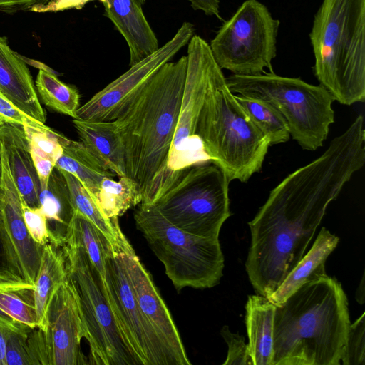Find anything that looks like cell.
<instances>
[{
  "instance_id": "1",
  "label": "cell",
  "mask_w": 365,
  "mask_h": 365,
  "mask_svg": "<svg viewBox=\"0 0 365 365\" xmlns=\"http://www.w3.org/2000/svg\"><path fill=\"white\" fill-rule=\"evenodd\" d=\"M365 163V142L347 128L317 158L272 189L248 222L245 262L257 294L269 297L304 257L329 203Z\"/></svg>"
},
{
  "instance_id": "2",
  "label": "cell",
  "mask_w": 365,
  "mask_h": 365,
  "mask_svg": "<svg viewBox=\"0 0 365 365\" xmlns=\"http://www.w3.org/2000/svg\"><path fill=\"white\" fill-rule=\"evenodd\" d=\"M351 324L335 278L304 284L275 306L272 365H338Z\"/></svg>"
},
{
  "instance_id": "3",
  "label": "cell",
  "mask_w": 365,
  "mask_h": 365,
  "mask_svg": "<svg viewBox=\"0 0 365 365\" xmlns=\"http://www.w3.org/2000/svg\"><path fill=\"white\" fill-rule=\"evenodd\" d=\"M187 58L164 64L115 122L126 175L139 186L144 205L164 173L181 106Z\"/></svg>"
},
{
  "instance_id": "4",
  "label": "cell",
  "mask_w": 365,
  "mask_h": 365,
  "mask_svg": "<svg viewBox=\"0 0 365 365\" xmlns=\"http://www.w3.org/2000/svg\"><path fill=\"white\" fill-rule=\"evenodd\" d=\"M309 39L313 71L334 101L365 99V0H322Z\"/></svg>"
},
{
  "instance_id": "5",
  "label": "cell",
  "mask_w": 365,
  "mask_h": 365,
  "mask_svg": "<svg viewBox=\"0 0 365 365\" xmlns=\"http://www.w3.org/2000/svg\"><path fill=\"white\" fill-rule=\"evenodd\" d=\"M196 135L212 162L230 182H247L262 166L270 145L229 88L222 68L211 59Z\"/></svg>"
},
{
  "instance_id": "6",
  "label": "cell",
  "mask_w": 365,
  "mask_h": 365,
  "mask_svg": "<svg viewBox=\"0 0 365 365\" xmlns=\"http://www.w3.org/2000/svg\"><path fill=\"white\" fill-rule=\"evenodd\" d=\"M230 90L242 96L267 101L285 118L289 133L304 150L314 151L323 145L334 121L331 93L320 84L274 72L253 76L232 74L226 78Z\"/></svg>"
},
{
  "instance_id": "7",
  "label": "cell",
  "mask_w": 365,
  "mask_h": 365,
  "mask_svg": "<svg viewBox=\"0 0 365 365\" xmlns=\"http://www.w3.org/2000/svg\"><path fill=\"white\" fill-rule=\"evenodd\" d=\"M134 220L178 292L185 287L211 288L219 284L224 268L219 238L187 233L151 207L140 206Z\"/></svg>"
},
{
  "instance_id": "8",
  "label": "cell",
  "mask_w": 365,
  "mask_h": 365,
  "mask_svg": "<svg viewBox=\"0 0 365 365\" xmlns=\"http://www.w3.org/2000/svg\"><path fill=\"white\" fill-rule=\"evenodd\" d=\"M67 278L71 284L86 329L89 364L143 365L120 331L106 296L103 281L80 246L62 247Z\"/></svg>"
},
{
  "instance_id": "9",
  "label": "cell",
  "mask_w": 365,
  "mask_h": 365,
  "mask_svg": "<svg viewBox=\"0 0 365 365\" xmlns=\"http://www.w3.org/2000/svg\"><path fill=\"white\" fill-rule=\"evenodd\" d=\"M229 183L215 163L195 165L150 207L187 233L218 239L223 223L231 215Z\"/></svg>"
},
{
  "instance_id": "10",
  "label": "cell",
  "mask_w": 365,
  "mask_h": 365,
  "mask_svg": "<svg viewBox=\"0 0 365 365\" xmlns=\"http://www.w3.org/2000/svg\"><path fill=\"white\" fill-rule=\"evenodd\" d=\"M279 25L264 4L245 0L210 42L216 63L235 75H258L266 68L274 72Z\"/></svg>"
},
{
  "instance_id": "11",
  "label": "cell",
  "mask_w": 365,
  "mask_h": 365,
  "mask_svg": "<svg viewBox=\"0 0 365 365\" xmlns=\"http://www.w3.org/2000/svg\"><path fill=\"white\" fill-rule=\"evenodd\" d=\"M187 64L178 120L165 170L142 207H150L191 166L212 162L196 135L199 111L213 56L207 42L194 34L187 43Z\"/></svg>"
},
{
  "instance_id": "12",
  "label": "cell",
  "mask_w": 365,
  "mask_h": 365,
  "mask_svg": "<svg viewBox=\"0 0 365 365\" xmlns=\"http://www.w3.org/2000/svg\"><path fill=\"white\" fill-rule=\"evenodd\" d=\"M106 296L124 338L143 365H174L157 334L142 314L131 283L113 246L106 259Z\"/></svg>"
},
{
  "instance_id": "13",
  "label": "cell",
  "mask_w": 365,
  "mask_h": 365,
  "mask_svg": "<svg viewBox=\"0 0 365 365\" xmlns=\"http://www.w3.org/2000/svg\"><path fill=\"white\" fill-rule=\"evenodd\" d=\"M193 35V25L184 22L166 43L130 66L126 72L80 106L75 119L96 121L118 119L153 76L186 46Z\"/></svg>"
},
{
  "instance_id": "14",
  "label": "cell",
  "mask_w": 365,
  "mask_h": 365,
  "mask_svg": "<svg viewBox=\"0 0 365 365\" xmlns=\"http://www.w3.org/2000/svg\"><path fill=\"white\" fill-rule=\"evenodd\" d=\"M2 178L0 185V245L1 266L34 284L42 246L30 236L23 216L22 204L11 176L5 151L0 143Z\"/></svg>"
},
{
  "instance_id": "15",
  "label": "cell",
  "mask_w": 365,
  "mask_h": 365,
  "mask_svg": "<svg viewBox=\"0 0 365 365\" xmlns=\"http://www.w3.org/2000/svg\"><path fill=\"white\" fill-rule=\"evenodd\" d=\"M42 365H85L81 341L86 329L73 288L66 280L53 293L43 330L38 329Z\"/></svg>"
},
{
  "instance_id": "16",
  "label": "cell",
  "mask_w": 365,
  "mask_h": 365,
  "mask_svg": "<svg viewBox=\"0 0 365 365\" xmlns=\"http://www.w3.org/2000/svg\"><path fill=\"white\" fill-rule=\"evenodd\" d=\"M113 246L121 259L142 314L167 349L174 365H190L170 312L128 240L125 237Z\"/></svg>"
},
{
  "instance_id": "17",
  "label": "cell",
  "mask_w": 365,
  "mask_h": 365,
  "mask_svg": "<svg viewBox=\"0 0 365 365\" xmlns=\"http://www.w3.org/2000/svg\"><path fill=\"white\" fill-rule=\"evenodd\" d=\"M0 91L31 118L44 123L46 113L41 106L35 84L26 63L0 36Z\"/></svg>"
},
{
  "instance_id": "18",
  "label": "cell",
  "mask_w": 365,
  "mask_h": 365,
  "mask_svg": "<svg viewBox=\"0 0 365 365\" xmlns=\"http://www.w3.org/2000/svg\"><path fill=\"white\" fill-rule=\"evenodd\" d=\"M105 16L124 37L129 48V66L155 52L158 41L135 0H108L104 6Z\"/></svg>"
},
{
  "instance_id": "19",
  "label": "cell",
  "mask_w": 365,
  "mask_h": 365,
  "mask_svg": "<svg viewBox=\"0 0 365 365\" xmlns=\"http://www.w3.org/2000/svg\"><path fill=\"white\" fill-rule=\"evenodd\" d=\"M0 143L23 202L31 207H39L40 181L23 127L0 125Z\"/></svg>"
},
{
  "instance_id": "20",
  "label": "cell",
  "mask_w": 365,
  "mask_h": 365,
  "mask_svg": "<svg viewBox=\"0 0 365 365\" xmlns=\"http://www.w3.org/2000/svg\"><path fill=\"white\" fill-rule=\"evenodd\" d=\"M0 324L14 331L37 328L34 285L0 265Z\"/></svg>"
},
{
  "instance_id": "21",
  "label": "cell",
  "mask_w": 365,
  "mask_h": 365,
  "mask_svg": "<svg viewBox=\"0 0 365 365\" xmlns=\"http://www.w3.org/2000/svg\"><path fill=\"white\" fill-rule=\"evenodd\" d=\"M72 122L81 141L101 163L118 178L126 175L125 147L114 120Z\"/></svg>"
},
{
  "instance_id": "22",
  "label": "cell",
  "mask_w": 365,
  "mask_h": 365,
  "mask_svg": "<svg viewBox=\"0 0 365 365\" xmlns=\"http://www.w3.org/2000/svg\"><path fill=\"white\" fill-rule=\"evenodd\" d=\"M339 239L325 227H322L313 245L287 276L277 289L269 297L275 306L282 304L304 284L327 276L325 262L336 247Z\"/></svg>"
},
{
  "instance_id": "23",
  "label": "cell",
  "mask_w": 365,
  "mask_h": 365,
  "mask_svg": "<svg viewBox=\"0 0 365 365\" xmlns=\"http://www.w3.org/2000/svg\"><path fill=\"white\" fill-rule=\"evenodd\" d=\"M245 311L247 349L252 365H272L275 305L257 294L248 297Z\"/></svg>"
},
{
  "instance_id": "24",
  "label": "cell",
  "mask_w": 365,
  "mask_h": 365,
  "mask_svg": "<svg viewBox=\"0 0 365 365\" xmlns=\"http://www.w3.org/2000/svg\"><path fill=\"white\" fill-rule=\"evenodd\" d=\"M39 208L46 216L51 236V242L62 247L75 212L67 182L61 171L54 168L46 189L38 196Z\"/></svg>"
},
{
  "instance_id": "25",
  "label": "cell",
  "mask_w": 365,
  "mask_h": 365,
  "mask_svg": "<svg viewBox=\"0 0 365 365\" xmlns=\"http://www.w3.org/2000/svg\"><path fill=\"white\" fill-rule=\"evenodd\" d=\"M65 257L61 247L51 242L42 246L41 263L34 284L37 327L43 330L49 302L55 291L66 280Z\"/></svg>"
},
{
  "instance_id": "26",
  "label": "cell",
  "mask_w": 365,
  "mask_h": 365,
  "mask_svg": "<svg viewBox=\"0 0 365 365\" xmlns=\"http://www.w3.org/2000/svg\"><path fill=\"white\" fill-rule=\"evenodd\" d=\"M62 145L63 153L56 167L75 176L91 197L96 193L103 178L115 176L81 141H74L64 136Z\"/></svg>"
},
{
  "instance_id": "27",
  "label": "cell",
  "mask_w": 365,
  "mask_h": 365,
  "mask_svg": "<svg viewBox=\"0 0 365 365\" xmlns=\"http://www.w3.org/2000/svg\"><path fill=\"white\" fill-rule=\"evenodd\" d=\"M103 215L116 220L129 209L141 203L142 192L138 185L127 175L115 181L110 177L103 179L92 197Z\"/></svg>"
},
{
  "instance_id": "28",
  "label": "cell",
  "mask_w": 365,
  "mask_h": 365,
  "mask_svg": "<svg viewBox=\"0 0 365 365\" xmlns=\"http://www.w3.org/2000/svg\"><path fill=\"white\" fill-rule=\"evenodd\" d=\"M66 242L85 250L104 282L106 259L112 245L100 230L78 211H75L71 221Z\"/></svg>"
},
{
  "instance_id": "29",
  "label": "cell",
  "mask_w": 365,
  "mask_h": 365,
  "mask_svg": "<svg viewBox=\"0 0 365 365\" xmlns=\"http://www.w3.org/2000/svg\"><path fill=\"white\" fill-rule=\"evenodd\" d=\"M61 171L67 182L75 210L93 223L112 245L118 244L125 237L120 230L118 220L112 221L106 219L82 183L72 174Z\"/></svg>"
},
{
  "instance_id": "30",
  "label": "cell",
  "mask_w": 365,
  "mask_h": 365,
  "mask_svg": "<svg viewBox=\"0 0 365 365\" xmlns=\"http://www.w3.org/2000/svg\"><path fill=\"white\" fill-rule=\"evenodd\" d=\"M35 86L41 101L46 107L76 118V112L80 107V95L76 88L64 83L57 75L43 70H39Z\"/></svg>"
},
{
  "instance_id": "31",
  "label": "cell",
  "mask_w": 365,
  "mask_h": 365,
  "mask_svg": "<svg viewBox=\"0 0 365 365\" xmlns=\"http://www.w3.org/2000/svg\"><path fill=\"white\" fill-rule=\"evenodd\" d=\"M235 96L251 119L268 137L270 145L285 143L289 139V126L285 118L272 104L260 99Z\"/></svg>"
},
{
  "instance_id": "32",
  "label": "cell",
  "mask_w": 365,
  "mask_h": 365,
  "mask_svg": "<svg viewBox=\"0 0 365 365\" xmlns=\"http://www.w3.org/2000/svg\"><path fill=\"white\" fill-rule=\"evenodd\" d=\"M6 365H41L38 327L22 331H7Z\"/></svg>"
},
{
  "instance_id": "33",
  "label": "cell",
  "mask_w": 365,
  "mask_h": 365,
  "mask_svg": "<svg viewBox=\"0 0 365 365\" xmlns=\"http://www.w3.org/2000/svg\"><path fill=\"white\" fill-rule=\"evenodd\" d=\"M24 130L30 147L31 156L51 160L55 164L63 153V135L46 125H24Z\"/></svg>"
},
{
  "instance_id": "34",
  "label": "cell",
  "mask_w": 365,
  "mask_h": 365,
  "mask_svg": "<svg viewBox=\"0 0 365 365\" xmlns=\"http://www.w3.org/2000/svg\"><path fill=\"white\" fill-rule=\"evenodd\" d=\"M365 313L351 324L341 354L344 365H365Z\"/></svg>"
},
{
  "instance_id": "35",
  "label": "cell",
  "mask_w": 365,
  "mask_h": 365,
  "mask_svg": "<svg viewBox=\"0 0 365 365\" xmlns=\"http://www.w3.org/2000/svg\"><path fill=\"white\" fill-rule=\"evenodd\" d=\"M220 334L228 347L222 365H252L243 336L232 333L227 325L222 327Z\"/></svg>"
},
{
  "instance_id": "36",
  "label": "cell",
  "mask_w": 365,
  "mask_h": 365,
  "mask_svg": "<svg viewBox=\"0 0 365 365\" xmlns=\"http://www.w3.org/2000/svg\"><path fill=\"white\" fill-rule=\"evenodd\" d=\"M23 216L26 229L31 238L43 246L51 242V236L46 216L39 207H31L22 204Z\"/></svg>"
},
{
  "instance_id": "37",
  "label": "cell",
  "mask_w": 365,
  "mask_h": 365,
  "mask_svg": "<svg viewBox=\"0 0 365 365\" xmlns=\"http://www.w3.org/2000/svg\"><path fill=\"white\" fill-rule=\"evenodd\" d=\"M13 125L18 126L45 125L38 122L14 106L0 91V125Z\"/></svg>"
},
{
  "instance_id": "38",
  "label": "cell",
  "mask_w": 365,
  "mask_h": 365,
  "mask_svg": "<svg viewBox=\"0 0 365 365\" xmlns=\"http://www.w3.org/2000/svg\"><path fill=\"white\" fill-rule=\"evenodd\" d=\"M99 1L103 6H108V0H50L46 4L33 6L30 11L34 12H57L65 10L82 9L87 3Z\"/></svg>"
},
{
  "instance_id": "39",
  "label": "cell",
  "mask_w": 365,
  "mask_h": 365,
  "mask_svg": "<svg viewBox=\"0 0 365 365\" xmlns=\"http://www.w3.org/2000/svg\"><path fill=\"white\" fill-rule=\"evenodd\" d=\"M50 0H0V11L13 13L19 11H30L37 5L46 4Z\"/></svg>"
},
{
  "instance_id": "40",
  "label": "cell",
  "mask_w": 365,
  "mask_h": 365,
  "mask_svg": "<svg viewBox=\"0 0 365 365\" xmlns=\"http://www.w3.org/2000/svg\"><path fill=\"white\" fill-rule=\"evenodd\" d=\"M194 10H200L207 16H215L222 20L220 16L219 0H187Z\"/></svg>"
},
{
  "instance_id": "41",
  "label": "cell",
  "mask_w": 365,
  "mask_h": 365,
  "mask_svg": "<svg viewBox=\"0 0 365 365\" xmlns=\"http://www.w3.org/2000/svg\"><path fill=\"white\" fill-rule=\"evenodd\" d=\"M8 330L0 324V365H6L5 354Z\"/></svg>"
},
{
  "instance_id": "42",
  "label": "cell",
  "mask_w": 365,
  "mask_h": 365,
  "mask_svg": "<svg viewBox=\"0 0 365 365\" xmlns=\"http://www.w3.org/2000/svg\"><path fill=\"white\" fill-rule=\"evenodd\" d=\"M364 274H363L361 280L356 292V299L358 303L363 304L364 303L365 288H364Z\"/></svg>"
},
{
  "instance_id": "43",
  "label": "cell",
  "mask_w": 365,
  "mask_h": 365,
  "mask_svg": "<svg viewBox=\"0 0 365 365\" xmlns=\"http://www.w3.org/2000/svg\"><path fill=\"white\" fill-rule=\"evenodd\" d=\"M1 178H2V163H1V158L0 155V185L1 182Z\"/></svg>"
},
{
  "instance_id": "44",
  "label": "cell",
  "mask_w": 365,
  "mask_h": 365,
  "mask_svg": "<svg viewBox=\"0 0 365 365\" xmlns=\"http://www.w3.org/2000/svg\"><path fill=\"white\" fill-rule=\"evenodd\" d=\"M140 5L143 6L145 3V0H135Z\"/></svg>"
},
{
  "instance_id": "45",
  "label": "cell",
  "mask_w": 365,
  "mask_h": 365,
  "mask_svg": "<svg viewBox=\"0 0 365 365\" xmlns=\"http://www.w3.org/2000/svg\"><path fill=\"white\" fill-rule=\"evenodd\" d=\"M1 264V245H0V265Z\"/></svg>"
}]
</instances>
